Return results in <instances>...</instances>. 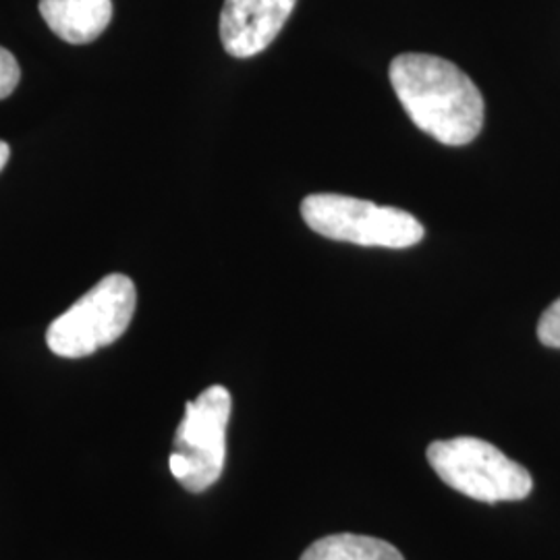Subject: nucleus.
<instances>
[{
	"instance_id": "1",
	"label": "nucleus",
	"mask_w": 560,
	"mask_h": 560,
	"mask_svg": "<svg viewBox=\"0 0 560 560\" xmlns=\"http://www.w3.org/2000/svg\"><path fill=\"white\" fill-rule=\"evenodd\" d=\"M388 75L405 113L430 138L444 145H465L480 136L481 92L455 62L407 52L393 59Z\"/></svg>"
},
{
	"instance_id": "2",
	"label": "nucleus",
	"mask_w": 560,
	"mask_h": 560,
	"mask_svg": "<svg viewBox=\"0 0 560 560\" xmlns=\"http://www.w3.org/2000/svg\"><path fill=\"white\" fill-rule=\"evenodd\" d=\"M138 305L136 282L113 272L81 295L46 330L48 349L67 360H80L119 340Z\"/></svg>"
},
{
	"instance_id": "3",
	"label": "nucleus",
	"mask_w": 560,
	"mask_h": 560,
	"mask_svg": "<svg viewBox=\"0 0 560 560\" xmlns=\"http://www.w3.org/2000/svg\"><path fill=\"white\" fill-rule=\"evenodd\" d=\"M428 460L446 486L474 501H523L534 488V480L523 465L480 439L460 436L432 442Z\"/></svg>"
},
{
	"instance_id": "4",
	"label": "nucleus",
	"mask_w": 560,
	"mask_h": 560,
	"mask_svg": "<svg viewBox=\"0 0 560 560\" xmlns=\"http://www.w3.org/2000/svg\"><path fill=\"white\" fill-rule=\"evenodd\" d=\"M301 217L322 237L365 247L405 249L423 240V226L413 214L339 194L307 196L301 201Z\"/></svg>"
},
{
	"instance_id": "5",
	"label": "nucleus",
	"mask_w": 560,
	"mask_h": 560,
	"mask_svg": "<svg viewBox=\"0 0 560 560\" xmlns=\"http://www.w3.org/2000/svg\"><path fill=\"white\" fill-rule=\"evenodd\" d=\"M231 407V393L221 384L206 388L198 399L185 402V416L173 441L168 467L175 480L194 494H200L221 480Z\"/></svg>"
},
{
	"instance_id": "6",
	"label": "nucleus",
	"mask_w": 560,
	"mask_h": 560,
	"mask_svg": "<svg viewBox=\"0 0 560 560\" xmlns=\"http://www.w3.org/2000/svg\"><path fill=\"white\" fill-rule=\"evenodd\" d=\"M298 0H224L221 40L235 59H252L277 40Z\"/></svg>"
},
{
	"instance_id": "7",
	"label": "nucleus",
	"mask_w": 560,
	"mask_h": 560,
	"mask_svg": "<svg viewBox=\"0 0 560 560\" xmlns=\"http://www.w3.org/2000/svg\"><path fill=\"white\" fill-rule=\"evenodd\" d=\"M113 0H40L42 20L69 44H90L113 20Z\"/></svg>"
},
{
	"instance_id": "8",
	"label": "nucleus",
	"mask_w": 560,
	"mask_h": 560,
	"mask_svg": "<svg viewBox=\"0 0 560 560\" xmlns=\"http://www.w3.org/2000/svg\"><path fill=\"white\" fill-rule=\"evenodd\" d=\"M301 560H405L399 550L388 541L358 536L337 534L316 540Z\"/></svg>"
},
{
	"instance_id": "9",
	"label": "nucleus",
	"mask_w": 560,
	"mask_h": 560,
	"mask_svg": "<svg viewBox=\"0 0 560 560\" xmlns=\"http://www.w3.org/2000/svg\"><path fill=\"white\" fill-rule=\"evenodd\" d=\"M21 69L18 59L0 46V101L9 98L20 85Z\"/></svg>"
},
{
	"instance_id": "10",
	"label": "nucleus",
	"mask_w": 560,
	"mask_h": 560,
	"mask_svg": "<svg viewBox=\"0 0 560 560\" xmlns=\"http://www.w3.org/2000/svg\"><path fill=\"white\" fill-rule=\"evenodd\" d=\"M538 339L546 347L560 349V298L541 314Z\"/></svg>"
},
{
	"instance_id": "11",
	"label": "nucleus",
	"mask_w": 560,
	"mask_h": 560,
	"mask_svg": "<svg viewBox=\"0 0 560 560\" xmlns=\"http://www.w3.org/2000/svg\"><path fill=\"white\" fill-rule=\"evenodd\" d=\"M9 156H11V148H9V143H7V141L0 140V173H2V168L7 166Z\"/></svg>"
}]
</instances>
